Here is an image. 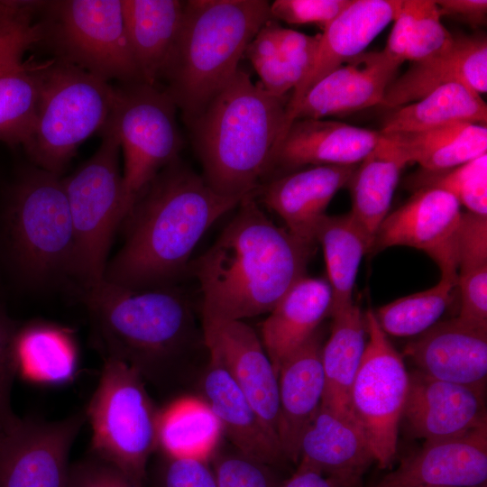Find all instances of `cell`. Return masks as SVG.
<instances>
[{"label":"cell","mask_w":487,"mask_h":487,"mask_svg":"<svg viewBox=\"0 0 487 487\" xmlns=\"http://www.w3.org/2000/svg\"><path fill=\"white\" fill-rule=\"evenodd\" d=\"M216 242L189 262L202 294L203 320L270 313L302 277L314 245L274 224L248 195Z\"/></svg>","instance_id":"6da1fadb"},{"label":"cell","mask_w":487,"mask_h":487,"mask_svg":"<svg viewBox=\"0 0 487 487\" xmlns=\"http://www.w3.org/2000/svg\"><path fill=\"white\" fill-rule=\"evenodd\" d=\"M243 198L216 193L178 159L137 197L123 222L125 240L108 260L104 280L133 290L172 285L188 271L206 231Z\"/></svg>","instance_id":"7a4b0ae2"},{"label":"cell","mask_w":487,"mask_h":487,"mask_svg":"<svg viewBox=\"0 0 487 487\" xmlns=\"http://www.w3.org/2000/svg\"><path fill=\"white\" fill-rule=\"evenodd\" d=\"M289 98L271 94L239 69L188 124L202 177L216 193L256 195L284 136Z\"/></svg>","instance_id":"3957f363"},{"label":"cell","mask_w":487,"mask_h":487,"mask_svg":"<svg viewBox=\"0 0 487 487\" xmlns=\"http://www.w3.org/2000/svg\"><path fill=\"white\" fill-rule=\"evenodd\" d=\"M270 19L269 1H185L162 80L188 125L234 78L247 45Z\"/></svg>","instance_id":"277c9868"},{"label":"cell","mask_w":487,"mask_h":487,"mask_svg":"<svg viewBox=\"0 0 487 487\" xmlns=\"http://www.w3.org/2000/svg\"><path fill=\"white\" fill-rule=\"evenodd\" d=\"M97 346L142 377L164 370L188 342L191 308L173 285L133 290L105 280L84 292Z\"/></svg>","instance_id":"5b68a950"},{"label":"cell","mask_w":487,"mask_h":487,"mask_svg":"<svg viewBox=\"0 0 487 487\" xmlns=\"http://www.w3.org/2000/svg\"><path fill=\"white\" fill-rule=\"evenodd\" d=\"M4 228L10 259L29 283L73 278L74 235L60 176L25 170L8 193Z\"/></svg>","instance_id":"8992f818"},{"label":"cell","mask_w":487,"mask_h":487,"mask_svg":"<svg viewBox=\"0 0 487 487\" xmlns=\"http://www.w3.org/2000/svg\"><path fill=\"white\" fill-rule=\"evenodd\" d=\"M35 116L23 147L34 167L61 177L110 115L114 85L58 59L41 61Z\"/></svg>","instance_id":"52a82bcc"},{"label":"cell","mask_w":487,"mask_h":487,"mask_svg":"<svg viewBox=\"0 0 487 487\" xmlns=\"http://www.w3.org/2000/svg\"><path fill=\"white\" fill-rule=\"evenodd\" d=\"M94 154L62 178L74 235L73 279L83 293L104 281L114 236L130 208L120 169V144L105 124Z\"/></svg>","instance_id":"ba28073f"},{"label":"cell","mask_w":487,"mask_h":487,"mask_svg":"<svg viewBox=\"0 0 487 487\" xmlns=\"http://www.w3.org/2000/svg\"><path fill=\"white\" fill-rule=\"evenodd\" d=\"M86 416L91 424L92 454L143 487L147 464L158 446L157 411L140 372L106 358Z\"/></svg>","instance_id":"9c48e42d"},{"label":"cell","mask_w":487,"mask_h":487,"mask_svg":"<svg viewBox=\"0 0 487 487\" xmlns=\"http://www.w3.org/2000/svg\"><path fill=\"white\" fill-rule=\"evenodd\" d=\"M41 43L54 58L106 82L142 81L128 41L121 0L41 1Z\"/></svg>","instance_id":"30bf717a"},{"label":"cell","mask_w":487,"mask_h":487,"mask_svg":"<svg viewBox=\"0 0 487 487\" xmlns=\"http://www.w3.org/2000/svg\"><path fill=\"white\" fill-rule=\"evenodd\" d=\"M177 110L160 85L140 81L114 86L106 124L114 131L123 152V181L130 210L149 183L179 159L182 139Z\"/></svg>","instance_id":"8fae6325"},{"label":"cell","mask_w":487,"mask_h":487,"mask_svg":"<svg viewBox=\"0 0 487 487\" xmlns=\"http://www.w3.org/2000/svg\"><path fill=\"white\" fill-rule=\"evenodd\" d=\"M368 340L350 391V410L363 430L375 462L389 467L396 455L409 373L402 356L378 324L374 311L364 314Z\"/></svg>","instance_id":"7c38bea8"},{"label":"cell","mask_w":487,"mask_h":487,"mask_svg":"<svg viewBox=\"0 0 487 487\" xmlns=\"http://www.w3.org/2000/svg\"><path fill=\"white\" fill-rule=\"evenodd\" d=\"M41 1H0V142L23 145L32 124L41 61L26 53L42 39Z\"/></svg>","instance_id":"4fadbf2b"},{"label":"cell","mask_w":487,"mask_h":487,"mask_svg":"<svg viewBox=\"0 0 487 487\" xmlns=\"http://www.w3.org/2000/svg\"><path fill=\"white\" fill-rule=\"evenodd\" d=\"M461 216V205L451 194L436 188L416 189L404 205L382 221L371 252L400 245L416 248L437 264L441 278L457 283Z\"/></svg>","instance_id":"5bb4252c"},{"label":"cell","mask_w":487,"mask_h":487,"mask_svg":"<svg viewBox=\"0 0 487 487\" xmlns=\"http://www.w3.org/2000/svg\"><path fill=\"white\" fill-rule=\"evenodd\" d=\"M87 419L21 418L0 446V487H66L72 445Z\"/></svg>","instance_id":"9a60e30c"},{"label":"cell","mask_w":487,"mask_h":487,"mask_svg":"<svg viewBox=\"0 0 487 487\" xmlns=\"http://www.w3.org/2000/svg\"><path fill=\"white\" fill-rule=\"evenodd\" d=\"M203 330L207 349L216 353L269 433L279 442L278 375L262 340L242 320H203Z\"/></svg>","instance_id":"2e32d148"},{"label":"cell","mask_w":487,"mask_h":487,"mask_svg":"<svg viewBox=\"0 0 487 487\" xmlns=\"http://www.w3.org/2000/svg\"><path fill=\"white\" fill-rule=\"evenodd\" d=\"M486 481L487 425H483L460 436L426 441L373 487H483Z\"/></svg>","instance_id":"e0dca14e"},{"label":"cell","mask_w":487,"mask_h":487,"mask_svg":"<svg viewBox=\"0 0 487 487\" xmlns=\"http://www.w3.org/2000/svg\"><path fill=\"white\" fill-rule=\"evenodd\" d=\"M400 66L383 51H364L350 59L308 89L291 124L297 119H324L381 106Z\"/></svg>","instance_id":"ac0fdd59"},{"label":"cell","mask_w":487,"mask_h":487,"mask_svg":"<svg viewBox=\"0 0 487 487\" xmlns=\"http://www.w3.org/2000/svg\"><path fill=\"white\" fill-rule=\"evenodd\" d=\"M484 391L409 373V390L402 417L412 434L426 441L463 435L486 424Z\"/></svg>","instance_id":"d6986e66"},{"label":"cell","mask_w":487,"mask_h":487,"mask_svg":"<svg viewBox=\"0 0 487 487\" xmlns=\"http://www.w3.org/2000/svg\"><path fill=\"white\" fill-rule=\"evenodd\" d=\"M404 354L430 377L484 391L487 327L458 317L437 322L409 342Z\"/></svg>","instance_id":"ffe728a7"},{"label":"cell","mask_w":487,"mask_h":487,"mask_svg":"<svg viewBox=\"0 0 487 487\" xmlns=\"http://www.w3.org/2000/svg\"><path fill=\"white\" fill-rule=\"evenodd\" d=\"M402 5L403 0H353L320 33L312 68L289 98L284 135L294 111L308 89L345 61L364 52L380 32L394 21Z\"/></svg>","instance_id":"44dd1931"},{"label":"cell","mask_w":487,"mask_h":487,"mask_svg":"<svg viewBox=\"0 0 487 487\" xmlns=\"http://www.w3.org/2000/svg\"><path fill=\"white\" fill-rule=\"evenodd\" d=\"M357 165L312 166L271 179L256 193L291 234L315 244L317 227L328 204L349 183Z\"/></svg>","instance_id":"7402d4cb"},{"label":"cell","mask_w":487,"mask_h":487,"mask_svg":"<svg viewBox=\"0 0 487 487\" xmlns=\"http://www.w3.org/2000/svg\"><path fill=\"white\" fill-rule=\"evenodd\" d=\"M298 462L342 487H355L375 460L354 418L321 404L301 436Z\"/></svg>","instance_id":"603a6c76"},{"label":"cell","mask_w":487,"mask_h":487,"mask_svg":"<svg viewBox=\"0 0 487 487\" xmlns=\"http://www.w3.org/2000/svg\"><path fill=\"white\" fill-rule=\"evenodd\" d=\"M380 132L326 119H297L280 142L270 174L305 165H357L377 146Z\"/></svg>","instance_id":"cb8c5ba5"},{"label":"cell","mask_w":487,"mask_h":487,"mask_svg":"<svg viewBox=\"0 0 487 487\" xmlns=\"http://www.w3.org/2000/svg\"><path fill=\"white\" fill-rule=\"evenodd\" d=\"M322 346L317 330L278 372V439L283 457L293 462H298L301 436L323 401Z\"/></svg>","instance_id":"d4e9b609"},{"label":"cell","mask_w":487,"mask_h":487,"mask_svg":"<svg viewBox=\"0 0 487 487\" xmlns=\"http://www.w3.org/2000/svg\"><path fill=\"white\" fill-rule=\"evenodd\" d=\"M461 83L475 93L487 91V40L483 35L454 37L444 54L413 62L388 86L381 106L394 109L418 101L439 87Z\"/></svg>","instance_id":"484cf974"},{"label":"cell","mask_w":487,"mask_h":487,"mask_svg":"<svg viewBox=\"0 0 487 487\" xmlns=\"http://www.w3.org/2000/svg\"><path fill=\"white\" fill-rule=\"evenodd\" d=\"M333 294L326 279L304 276L281 298L262 326V342L278 375L282 363L331 315Z\"/></svg>","instance_id":"4316f807"},{"label":"cell","mask_w":487,"mask_h":487,"mask_svg":"<svg viewBox=\"0 0 487 487\" xmlns=\"http://www.w3.org/2000/svg\"><path fill=\"white\" fill-rule=\"evenodd\" d=\"M203 380L206 401L217 417L230 441L240 453L263 464L283 457L279 442L269 433L263 422L211 349Z\"/></svg>","instance_id":"83f0119b"},{"label":"cell","mask_w":487,"mask_h":487,"mask_svg":"<svg viewBox=\"0 0 487 487\" xmlns=\"http://www.w3.org/2000/svg\"><path fill=\"white\" fill-rule=\"evenodd\" d=\"M121 4L142 80L159 85L180 31L185 1L121 0Z\"/></svg>","instance_id":"f1b7e54d"},{"label":"cell","mask_w":487,"mask_h":487,"mask_svg":"<svg viewBox=\"0 0 487 487\" xmlns=\"http://www.w3.org/2000/svg\"><path fill=\"white\" fill-rule=\"evenodd\" d=\"M381 133L407 163L417 162L426 171L447 170L487 153V127L482 124L453 123L420 132Z\"/></svg>","instance_id":"f546056e"},{"label":"cell","mask_w":487,"mask_h":487,"mask_svg":"<svg viewBox=\"0 0 487 487\" xmlns=\"http://www.w3.org/2000/svg\"><path fill=\"white\" fill-rule=\"evenodd\" d=\"M331 317V333L321 351L325 375L322 405L337 413L352 416L351 386L366 345L364 315L354 303Z\"/></svg>","instance_id":"4dcf8cb0"},{"label":"cell","mask_w":487,"mask_h":487,"mask_svg":"<svg viewBox=\"0 0 487 487\" xmlns=\"http://www.w3.org/2000/svg\"><path fill=\"white\" fill-rule=\"evenodd\" d=\"M407 164L400 152L381 135L347 184L352 200L349 213L372 240L389 214L401 170Z\"/></svg>","instance_id":"1f68e13d"},{"label":"cell","mask_w":487,"mask_h":487,"mask_svg":"<svg viewBox=\"0 0 487 487\" xmlns=\"http://www.w3.org/2000/svg\"><path fill=\"white\" fill-rule=\"evenodd\" d=\"M316 242L322 246L327 281L332 289V315L354 304L353 291L358 270L363 255L372 251L373 240L347 213L326 214L317 225Z\"/></svg>","instance_id":"d6a6232c"},{"label":"cell","mask_w":487,"mask_h":487,"mask_svg":"<svg viewBox=\"0 0 487 487\" xmlns=\"http://www.w3.org/2000/svg\"><path fill=\"white\" fill-rule=\"evenodd\" d=\"M392 110L381 133L420 132L453 123L487 122L486 103L461 83L444 85L418 101Z\"/></svg>","instance_id":"836d02e7"},{"label":"cell","mask_w":487,"mask_h":487,"mask_svg":"<svg viewBox=\"0 0 487 487\" xmlns=\"http://www.w3.org/2000/svg\"><path fill=\"white\" fill-rule=\"evenodd\" d=\"M223 428L205 400L182 397L159 412L158 446L167 456L207 460Z\"/></svg>","instance_id":"e575fe53"},{"label":"cell","mask_w":487,"mask_h":487,"mask_svg":"<svg viewBox=\"0 0 487 487\" xmlns=\"http://www.w3.org/2000/svg\"><path fill=\"white\" fill-rule=\"evenodd\" d=\"M15 352L18 373L45 382H63L76 368L77 352L68 330L52 324L34 322L20 326Z\"/></svg>","instance_id":"d590c367"},{"label":"cell","mask_w":487,"mask_h":487,"mask_svg":"<svg viewBox=\"0 0 487 487\" xmlns=\"http://www.w3.org/2000/svg\"><path fill=\"white\" fill-rule=\"evenodd\" d=\"M455 281L441 278L433 287L402 297L374 312L388 335H418L436 324L452 300Z\"/></svg>","instance_id":"8d00e7d4"},{"label":"cell","mask_w":487,"mask_h":487,"mask_svg":"<svg viewBox=\"0 0 487 487\" xmlns=\"http://www.w3.org/2000/svg\"><path fill=\"white\" fill-rule=\"evenodd\" d=\"M410 186L416 189H442L465 207L469 212L487 216V153L458 167L443 171L418 172Z\"/></svg>","instance_id":"74e56055"},{"label":"cell","mask_w":487,"mask_h":487,"mask_svg":"<svg viewBox=\"0 0 487 487\" xmlns=\"http://www.w3.org/2000/svg\"><path fill=\"white\" fill-rule=\"evenodd\" d=\"M435 1L419 0L418 10L406 60L419 62L438 57L452 46L454 36L441 22Z\"/></svg>","instance_id":"f35d334b"},{"label":"cell","mask_w":487,"mask_h":487,"mask_svg":"<svg viewBox=\"0 0 487 487\" xmlns=\"http://www.w3.org/2000/svg\"><path fill=\"white\" fill-rule=\"evenodd\" d=\"M353 0H276L270 3L273 20L289 24L314 23L324 31Z\"/></svg>","instance_id":"ab89813d"},{"label":"cell","mask_w":487,"mask_h":487,"mask_svg":"<svg viewBox=\"0 0 487 487\" xmlns=\"http://www.w3.org/2000/svg\"><path fill=\"white\" fill-rule=\"evenodd\" d=\"M213 470L218 487H277L266 464L237 450L219 455Z\"/></svg>","instance_id":"60d3db41"},{"label":"cell","mask_w":487,"mask_h":487,"mask_svg":"<svg viewBox=\"0 0 487 487\" xmlns=\"http://www.w3.org/2000/svg\"><path fill=\"white\" fill-rule=\"evenodd\" d=\"M457 265L458 273L487 266V216L462 212Z\"/></svg>","instance_id":"b9f144b4"},{"label":"cell","mask_w":487,"mask_h":487,"mask_svg":"<svg viewBox=\"0 0 487 487\" xmlns=\"http://www.w3.org/2000/svg\"><path fill=\"white\" fill-rule=\"evenodd\" d=\"M155 487H218L214 470L207 460L166 455Z\"/></svg>","instance_id":"7bdbcfd3"},{"label":"cell","mask_w":487,"mask_h":487,"mask_svg":"<svg viewBox=\"0 0 487 487\" xmlns=\"http://www.w3.org/2000/svg\"><path fill=\"white\" fill-rule=\"evenodd\" d=\"M462 320L487 327V266L458 273Z\"/></svg>","instance_id":"ee69618b"},{"label":"cell","mask_w":487,"mask_h":487,"mask_svg":"<svg viewBox=\"0 0 487 487\" xmlns=\"http://www.w3.org/2000/svg\"><path fill=\"white\" fill-rule=\"evenodd\" d=\"M19 327L0 304V408L5 409H13L11 392L18 374L15 341Z\"/></svg>","instance_id":"f6af8a7d"},{"label":"cell","mask_w":487,"mask_h":487,"mask_svg":"<svg viewBox=\"0 0 487 487\" xmlns=\"http://www.w3.org/2000/svg\"><path fill=\"white\" fill-rule=\"evenodd\" d=\"M275 37L279 54L298 70L303 80L314 63L320 33L308 35L283 28L277 23Z\"/></svg>","instance_id":"bcb514c9"},{"label":"cell","mask_w":487,"mask_h":487,"mask_svg":"<svg viewBox=\"0 0 487 487\" xmlns=\"http://www.w3.org/2000/svg\"><path fill=\"white\" fill-rule=\"evenodd\" d=\"M66 487H136L120 471L93 455L69 467Z\"/></svg>","instance_id":"7dc6e473"},{"label":"cell","mask_w":487,"mask_h":487,"mask_svg":"<svg viewBox=\"0 0 487 487\" xmlns=\"http://www.w3.org/2000/svg\"><path fill=\"white\" fill-rule=\"evenodd\" d=\"M419 0H403V5L394 19V24L382 50L393 61L402 64L411 40L418 10Z\"/></svg>","instance_id":"c3c4849f"},{"label":"cell","mask_w":487,"mask_h":487,"mask_svg":"<svg viewBox=\"0 0 487 487\" xmlns=\"http://www.w3.org/2000/svg\"><path fill=\"white\" fill-rule=\"evenodd\" d=\"M435 3L441 17L449 16L472 26L486 24V0H438Z\"/></svg>","instance_id":"681fc988"},{"label":"cell","mask_w":487,"mask_h":487,"mask_svg":"<svg viewBox=\"0 0 487 487\" xmlns=\"http://www.w3.org/2000/svg\"><path fill=\"white\" fill-rule=\"evenodd\" d=\"M277 487H342L336 481L317 471L298 467L295 473Z\"/></svg>","instance_id":"f907efd6"},{"label":"cell","mask_w":487,"mask_h":487,"mask_svg":"<svg viewBox=\"0 0 487 487\" xmlns=\"http://www.w3.org/2000/svg\"><path fill=\"white\" fill-rule=\"evenodd\" d=\"M20 420L13 409L0 408V446Z\"/></svg>","instance_id":"816d5d0a"},{"label":"cell","mask_w":487,"mask_h":487,"mask_svg":"<svg viewBox=\"0 0 487 487\" xmlns=\"http://www.w3.org/2000/svg\"><path fill=\"white\" fill-rule=\"evenodd\" d=\"M418 487H453V486H418Z\"/></svg>","instance_id":"f5cc1de1"}]
</instances>
